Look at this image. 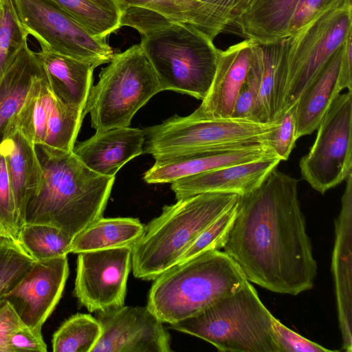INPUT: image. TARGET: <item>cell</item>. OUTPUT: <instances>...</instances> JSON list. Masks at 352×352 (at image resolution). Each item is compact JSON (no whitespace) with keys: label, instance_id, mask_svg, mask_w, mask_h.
<instances>
[{"label":"cell","instance_id":"1","mask_svg":"<svg viewBox=\"0 0 352 352\" xmlns=\"http://www.w3.org/2000/svg\"><path fill=\"white\" fill-rule=\"evenodd\" d=\"M298 184L276 167L257 188L239 195L222 248L248 281L292 296L312 289L317 274Z\"/></svg>","mask_w":352,"mask_h":352},{"label":"cell","instance_id":"2","mask_svg":"<svg viewBox=\"0 0 352 352\" xmlns=\"http://www.w3.org/2000/svg\"><path fill=\"white\" fill-rule=\"evenodd\" d=\"M43 180L27 204L23 223L53 226L73 239L102 217L115 176L87 168L73 153L34 144Z\"/></svg>","mask_w":352,"mask_h":352},{"label":"cell","instance_id":"3","mask_svg":"<svg viewBox=\"0 0 352 352\" xmlns=\"http://www.w3.org/2000/svg\"><path fill=\"white\" fill-rule=\"evenodd\" d=\"M239 198L236 193L204 192L165 206L132 248L134 276L154 280L176 265L200 234Z\"/></svg>","mask_w":352,"mask_h":352},{"label":"cell","instance_id":"4","mask_svg":"<svg viewBox=\"0 0 352 352\" xmlns=\"http://www.w3.org/2000/svg\"><path fill=\"white\" fill-rule=\"evenodd\" d=\"M246 280L225 252L207 251L157 277L149 290L146 307L162 322L173 324L197 315Z\"/></svg>","mask_w":352,"mask_h":352},{"label":"cell","instance_id":"5","mask_svg":"<svg viewBox=\"0 0 352 352\" xmlns=\"http://www.w3.org/2000/svg\"><path fill=\"white\" fill-rule=\"evenodd\" d=\"M273 318L246 280L197 315L170 327L199 338L219 351L278 352Z\"/></svg>","mask_w":352,"mask_h":352},{"label":"cell","instance_id":"6","mask_svg":"<svg viewBox=\"0 0 352 352\" xmlns=\"http://www.w3.org/2000/svg\"><path fill=\"white\" fill-rule=\"evenodd\" d=\"M140 44L162 91L206 97L220 51L212 38L190 23L171 21L142 36Z\"/></svg>","mask_w":352,"mask_h":352},{"label":"cell","instance_id":"7","mask_svg":"<svg viewBox=\"0 0 352 352\" xmlns=\"http://www.w3.org/2000/svg\"><path fill=\"white\" fill-rule=\"evenodd\" d=\"M91 89L84 115L96 131L130 126L137 111L162 91L140 43L114 54Z\"/></svg>","mask_w":352,"mask_h":352},{"label":"cell","instance_id":"8","mask_svg":"<svg viewBox=\"0 0 352 352\" xmlns=\"http://www.w3.org/2000/svg\"><path fill=\"white\" fill-rule=\"evenodd\" d=\"M352 33L351 0H343L282 39L280 57L285 86L283 113Z\"/></svg>","mask_w":352,"mask_h":352},{"label":"cell","instance_id":"9","mask_svg":"<svg viewBox=\"0 0 352 352\" xmlns=\"http://www.w3.org/2000/svg\"><path fill=\"white\" fill-rule=\"evenodd\" d=\"M277 123L263 124L232 118L195 120L175 116L144 129L143 153L151 154L155 159L195 151L265 143V135Z\"/></svg>","mask_w":352,"mask_h":352},{"label":"cell","instance_id":"10","mask_svg":"<svg viewBox=\"0 0 352 352\" xmlns=\"http://www.w3.org/2000/svg\"><path fill=\"white\" fill-rule=\"evenodd\" d=\"M316 130L299 166L302 178L324 195L352 173V91L335 98Z\"/></svg>","mask_w":352,"mask_h":352},{"label":"cell","instance_id":"11","mask_svg":"<svg viewBox=\"0 0 352 352\" xmlns=\"http://www.w3.org/2000/svg\"><path fill=\"white\" fill-rule=\"evenodd\" d=\"M28 35L41 48L94 65L108 63L114 53L106 39L94 37L52 0H12Z\"/></svg>","mask_w":352,"mask_h":352},{"label":"cell","instance_id":"12","mask_svg":"<svg viewBox=\"0 0 352 352\" xmlns=\"http://www.w3.org/2000/svg\"><path fill=\"white\" fill-rule=\"evenodd\" d=\"M132 247L78 254L74 293L90 312L124 305Z\"/></svg>","mask_w":352,"mask_h":352},{"label":"cell","instance_id":"13","mask_svg":"<svg viewBox=\"0 0 352 352\" xmlns=\"http://www.w3.org/2000/svg\"><path fill=\"white\" fill-rule=\"evenodd\" d=\"M102 333L91 352H170V336L147 307L120 306L96 312Z\"/></svg>","mask_w":352,"mask_h":352},{"label":"cell","instance_id":"14","mask_svg":"<svg viewBox=\"0 0 352 352\" xmlns=\"http://www.w3.org/2000/svg\"><path fill=\"white\" fill-rule=\"evenodd\" d=\"M67 256L36 261L21 280L1 296L32 330L41 331L61 298L69 275Z\"/></svg>","mask_w":352,"mask_h":352},{"label":"cell","instance_id":"15","mask_svg":"<svg viewBox=\"0 0 352 352\" xmlns=\"http://www.w3.org/2000/svg\"><path fill=\"white\" fill-rule=\"evenodd\" d=\"M274 155L263 142L244 146L177 153L155 158L154 164L144 173L143 179L148 184L172 183L221 167Z\"/></svg>","mask_w":352,"mask_h":352},{"label":"cell","instance_id":"16","mask_svg":"<svg viewBox=\"0 0 352 352\" xmlns=\"http://www.w3.org/2000/svg\"><path fill=\"white\" fill-rule=\"evenodd\" d=\"M253 41H243L219 51L210 87L200 106L188 116L195 120L232 117L240 91L247 78Z\"/></svg>","mask_w":352,"mask_h":352},{"label":"cell","instance_id":"17","mask_svg":"<svg viewBox=\"0 0 352 352\" xmlns=\"http://www.w3.org/2000/svg\"><path fill=\"white\" fill-rule=\"evenodd\" d=\"M341 199V210L335 221V241L331 257L339 327L342 348L352 351V173Z\"/></svg>","mask_w":352,"mask_h":352},{"label":"cell","instance_id":"18","mask_svg":"<svg viewBox=\"0 0 352 352\" xmlns=\"http://www.w3.org/2000/svg\"><path fill=\"white\" fill-rule=\"evenodd\" d=\"M274 155L247 163L221 167L171 183L176 199L204 192H230L240 196L257 188L280 162Z\"/></svg>","mask_w":352,"mask_h":352},{"label":"cell","instance_id":"19","mask_svg":"<svg viewBox=\"0 0 352 352\" xmlns=\"http://www.w3.org/2000/svg\"><path fill=\"white\" fill-rule=\"evenodd\" d=\"M144 129L123 126L96 131L74 146L73 153L89 169L115 176L128 162L143 153Z\"/></svg>","mask_w":352,"mask_h":352},{"label":"cell","instance_id":"20","mask_svg":"<svg viewBox=\"0 0 352 352\" xmlns=\"http://www.w3.org/2000/svg\"><path fill=\"white\" fill-rule=\"evenodd\" d=\"M21 226L25 207L38 191L43 180V169L34 144L19 129L14 118L6 126L0 144Z\"/></svg>","mask_w":352,"mask_h":352},{"label":"cell","instance_id":"21","mask_svg":"<svg viewBox=\"0 0 352 352\" xmlns=\"http://www.w3.org/2000/svg\"><path fill=\"white\" fill-rule=\"evenodd\" d=\"M37 54L55 98L66 106L84 111L96 67L45 48Z\"/></svg>","mask_w":352,"mask_h":352},{"label":"cell","instance_id":"22","mask_svg":"<svg viewBox=\"0 0 352 352\" xmlns=\"http://www.w3.org/2000/svg\"><path fill=\"white\" fill-rule=\"evenodd\" d=\"M342 47L309 82L296 102L297 140L317 129L331 103L342 91L339 81Z\"/></svg>","mask_w":352,"mask_h":352},{"label":"cell","instance_id":"23","mask_svg":"<svg viewBox=\"0 0 352 352\" xmlns=\"http://www.w3.org/2000/svg\"><path fill=\"white\" fill-rule=\"evenodd\" d=\"M44 74L37 52L25 40L0 76V144L8 123L21 109L34 82Z\"/></svg>","mask_w":352,"mask_h":352},{"label":"cell","instance_id":"24","mask_svg":"<svg viewBox=\"0 0 352 352\" xmlns=\"http://www.w3.org/2000/svg\"><path fill=\"white\" fill-rule=\"evenodd\" d=\"M299 0H254L233 21L247 39L271 43L286 36Z\"/></svg>","mask_w":352,"mask_h":352},{"label":"cell","instance_id":"25","mask_svg":"<svg viewBox=\"0 0 352 352\" xmlns=\"http://www.w3.org/2000/svg\"><path fill=\"white\" fill-rule=\"evenodd\" d=\"M144 228L138 219L102 217L72 240L67 254L126 246L133 248L142 234Z\"/></svg>","mask_w":352,"mask_h":352},{"label":"cell","instance_id":"26","mask_svg":"<svg viewBox=\"0 0 352 352\" xmlns=\"http://www.w3.org/2000/svg\"><path fill=\"white\" fill-rule=\"evenodd\" d=\"M91 36L106 39L118 30L124 6L120 0H52Z\"/></svg>","mask_w":352,"mask_h":352},{"label":"cell","instance_id":"27","mask_svg":"<svg viewBox=\"0 0 352 352\" xmlns=\"http://www.w3.org/2000/svg\"><path fill=\"white\" fill-rule=\"evenodd\" d=\"M54 97L45 73L34 82L23 105L14 117L20 131L34 144L45 142L47 116Z\"/></svg>","mask_w":352,"mask_h":352},{"label":"cell","instance_id":"28","mask_svg":"<svg viewBox=\"0 0 352 352\" xmlns=\"http://www.w3.org/2000/svg\"><path fill=\"white\" fill-rule=\"evenodd\" d=\"M102 333L100 323L90 314H76L65 320L52 340L54 352H91Z\"/></svg>","mask_w":352,"mask_h":352},{"label":"cell","instance_id":"29","mask_svg":"<svg viewBox=\"0 0 352 352\" xmlns=\"http://www.w3.org/2000/svg\"><path fill=\"white\" fill-rule=\"evenodd\" d=\"M84 117L82 109L66 106L54 96L47 116V135L43 144L65 152L73 151Z\"/></svg>","mask_w":352,"mask_h":352},{"label":"cell","instance_id":"30","mask_svg":"<svg viewBox=\"0 0 352 352\" xmlns=\"http://www.w3.org/2000/svg\"><path fill=\"white\" fill-rule=\"evenodd\" d=\"M72 239L58 228L47 224L23 223L19 241L36 261L67 255Z\"/></svg>","mask_w":352,"mask_h":352},{"label":"cell","instance_id":"31","mask_svg":"<svg viewBox=\"0 0 352 352\" xmlns=\"http://www.w3.org/2000/svg\"><path fill=\"white\" fill-rule=\"evenodd\" d=\"M35 261L19 241L0 235V297L21 280Z\"/></svg>","mask_w":352,"mask_h":352},{"label":"cell","instance_id":"32","mask_svg":"<svg viewBox=\"0 0 352 352\" xmlns=\"http://www.w3.org/2000/svg\"><path fill=\"white\" fill-rule=\"evenodd\" d=\"M28 34L16 14L12 0H1L0 9V76L3 74Z\"/></svg>","mask_w":352,"mask_h":352},{"label":"cell","instance_id":"33","mask_svg":"<svg viewBox=\"0 0 352 352\" xmlns=\"http://www.w3.org/2000/svg\"><path fill=\"white\" fill-rule=\"evenodd\" d=\"M238 201L219 215L200 234L183 253L177 264L205 252L223 248L236 216Z\"/></svg>","mask_w":352,"mask_h":352},{"label":"cell","instance_id":"34","mask_svg":"<svg viewBox=\"0 0 352 352\" xmlns=\"http://www.w3.org/2000/svg\"><path fill=\"white\" fill-rule=\"evenodd\" d=\"M261 72V60L258 43L251 46L249 72L239 94L232 115V118L252 120V112L258 98Z\"/></svg>","mask_w":352,"mask_h":352},{"label":"cell","instance_id":"35","mask_svg":"<svg viewBox=\"0 0 352 352\" xmlns=\"http://www.w3.org/2000/svg\"><path fill=\"white\" fill-rule=\"evenodd\" d=\"M124 6H142L160 12L171 21L190 23L197 28L200 8L195 0H120Z\"/></svg>","mask_w":352,"mask_h":352},{"label":"cell","instance_id":"36","mask_svg":"<svg viewBox=\"0 0 352 352\" xmlns=\"http://www.w3.org/2000/svg\"><path fill=\"white\" fill-rule=\"evenodd\" d=\"M21 226L6 160L0 151V235L19 241Z\"/></svg>","mask_w":352,"mask_h":352},{"label":"cell","instance_id":"37","mask_svg":"<svg viewBox=\"0 0 352 352\" xmlns=\"http://www.w3.org/2000/svg\"><path fill=\"white\" fill-rule=\"evenodd\" d=\"M296 103L285 111L272 130L264 137V142L280 160H287L297 140L296 136Z\"/></svg>","mask_w":352,"mask_h":352},{"label":"cell","instance_id":"38","mask_svg":"<svg viewBox=\"0 0 352 352\" xmlns=\"http://www.w3.org/2000/svg\"><path fill=\"white\" fill-rule=\"evenodd\" d=\"M171 21L160 12L137 6H126L120 19V26H129L146 36L168 25Z\"/></svg>","mask_w":352,"mask_h":352},{"label":"cell","instance_id":"39","mask_svg":"<svg viewBox=\"0 0 352 352\" xmlns=\"http://www.w3.org/2000/svg\"><path fill=\"white\" fill-rule=\"evenodd\" d=\"M272 328L278 352H335L294 332L274 317Z\"/></svg>","mask_w":352,"mask_h":352},{"label":"cell","instance_id":"40","mask_svg":"<svg viewBox=\"0 0 352 352\" xmlns=\"http://www.w3.org/2000/svg\"><path fill=\"white\" fill-rule=\"evenodd\" d=\"M342 1L343 0H299L288 25L286 36L293 34L321 13Z\"/></svg>","mask_w":352,"mask_h":352},{"label":"cell","instance_id":"41","mask_svg":"<svg viewBox=\"0 0 352 352\" xmlns=\"http://www.w3.org/2000/svg\"><path fill=\"white\" fill-rule=\"evenodd\" d=\"M9 344L12 352L47 351L41 331H36L25 325L11 334Z\"/></svg>","mask_w":352,"mask_h":352},{"label":"cell","instance_id":"42","mask_svg":"<svg viewBox=\"0 0 352 352\" xmlns=\"http://www.w3.org/2000/svg\"><path fill=\"white\" fill-rule=\"evenodd\" d=\"M24 325L9 302L0 297V352H12L10 337Z\"/></svg>","mask_w":352,"mask_h":352},{"label":"cell","instance_id":"43","mask_svg":"<svg viewBox=\"0 0 352 352\" xmlns=\"http://www.w3.org/2000/svg\"><path fill=\"white\" fill-rule=\"evenodd\" d=\"M339 81L342 91L346 89L348 91H352V33L342 47Z\"/></svg>","mask_w":352,"mask_h":352},{"label":"cell","instance_id":"44","mask_svg":"<svg viewBox=\"0 0 352 352\" xmlns=\"http://www.w3.org/2000/svg\"><path fill=\"white\" fill-rule=\"evenodd\" d=\"M1 0H0V9H1Z\"/></svg>","mask_w":352,"mask_h":352}]
</instances>
